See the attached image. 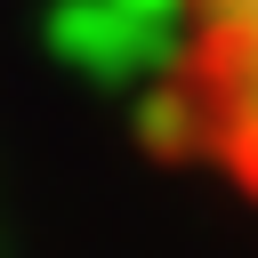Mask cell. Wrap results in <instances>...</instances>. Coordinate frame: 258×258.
Wrapping results in <instances>:
<instances>
[{
  "label": "cell",
  "instance_id": "6da1fadb",
  "mask_svg": "<svg viewBox=\"0 0 258 258\" xmlns=\"http://www.w3.org/2000/svg\"><path fill=\"white\" fill-rule=\"evenodd\" d=\"M145 137L169 169L258 218V0H161Z\"/></svg>",
  "mask_w": 258,
  "mask_h": 258
}]
</instances>
